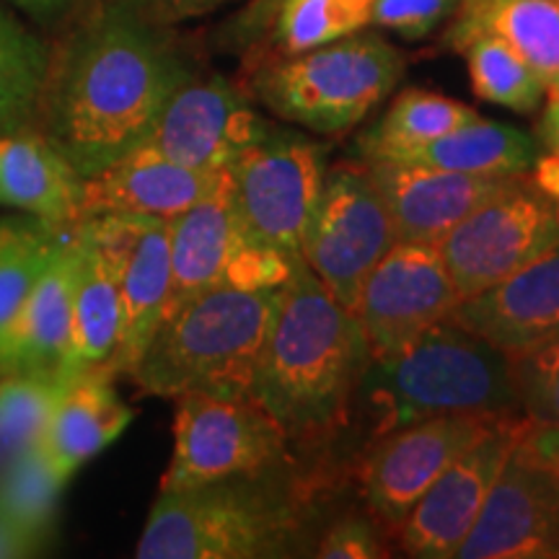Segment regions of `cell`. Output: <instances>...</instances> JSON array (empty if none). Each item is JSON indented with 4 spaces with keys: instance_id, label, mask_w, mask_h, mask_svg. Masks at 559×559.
<instances>
[{
    "instance_id": "cell-19",
    "label": "cell",
    "mask_w": 559,
    "mask_h": 559,
    "mask_svg": "<svg viewBox=\"0 0 559 559\" xmlns=\"http://www.w3.org/2000/svg\"><path fill=\"white\" fill-rule=\"evenodd\" d=\"M389 210L396 241L438 243L515 177H477L407 160H362ZM526 177V174H523Z\"/></svg>"
},
{
    "instance_id": "cell-16",
    "label": "cell",
    "mask_w": 559,
    "mask_h": 559,
    "mask_svg": "<svg viewBox=\"0 0 559 559\" xmlns=\"http://www.w3.org/2000/svg\"><path fill=\"white\" fill-rule=\"evenodd\" d=\"M461 559H559V479L523 440L502 466Z\"/></svg>"
},
{
    "instance_id": "cell-41",
    "label": "cell",
    "mask_w": 559,
    "mask_h": 559,
    "mask_svg": "<svg viewBox=\"0 0 559 559\" xmlns=\"http://www.w3.org/2000/svg\"><path fill=\"white\" fill-rule=\"evenodd\" d=\"M13 3L34 13V16H50V13L68 9V5L75 3V0H13Z\"/></svg>"
},
{
    "instance_id": "cell-39",
    "label": "cell",
    "mask_w": 559,
    "mask_h": 559,
    "mask_svg": "<svg viewBox=\"0 0 559 559\" xmlns=\"http://www.w3.org/2000/svg\"><path fill=\"white\" fill-rule=\"evenodd\" d=\"M45 549L32 534L16 526L9 515L0 513V559H19V557H34Z\"/></svg>"
},
{
    "instance_id": "cell-33",
    "label": "cell",
    "mask_w": 559,
    "mask_h": 559,
    "mask_svg": "<svg viewBox=\"0 0 559 559\" xmlns=\"http://www.w3.org/2000/svg\"><path fill=\"white\" fill-rule=\"evenodd\" d=\"M58 389L55 376H0V472L21 453L37 449Z\"/></svg>"
},
{
    "instance_id": "cell-3",
    "label": "cell",
    "mask_w": 559,
    "mask_h": 559,
    "mask_svg": "<svg viewBox=\"0 0 559 559\" xmlns=\"http://www.w3.org/2000/svg\"><path fill=\"white\" fill-rule=\"evenodd\" d=\"M358 400L373 417L376 438L451 412H523L508 355L451 319L370 360Z\"/></svg>"
},
{
    "instance_id": "cell-1",
    "label": "cell",
    "mask_w": 559,
    "mask_h": 559,
    "mask_svg": "<svg viewBox=\"0 0 559 559\" xmlns=\"http://www.w3.org/2000/svg\"><path fill=\"white\" fill-rule=\"evenodd\" d=\"M194 70L143 0H91L50 47L37 130L91 177L140 148Z\"/></svg>"
},
{
    "instance_id": "cell-10",
    "label": "cell",
    "mask_w": 559,
    "mask_h": 559,
    "mask_svg": "<svg viewBox=\"0 0 559 559\" xmlns=\"http://www.w3.org/2000/svg\"><path fill=\"white\" fill-rule=\"evenodd\" d=\"M394 243L389 210L366 164L326 169L300 257L340 304L355 311L370 270Z\"/></svg>"
},
{
    "instance_id": "cell-11",
    "label": "cell",
    "mask_w": 559,
    "mask_h": 559,
    "mask_svg": "<svg viewBox=\"0 0 559 559\" xmlns=\"http://www.w3.org/2000/svg\"><path fill=\"white\" fill-rule=\"evenodd\" d=\"M498 417L487 412H451L379 436L358 469L370 515L400 528L432 481Z\"/></svg>"
},
{
    "instance_id": "cell-28",
    "label": "cell",
    "mask_w": 559,
    "mask_h": 559,
    "mask_svg": "<svg viewBox=\"0 0 559 559\" xmlns=\"http://www.w3.org/2000/svg\"><path fill=\"white\" fill-rule=\"evenodd\" d=\"M50 47L0 9V135L37 128Z\"/></svg>"
},
{
    "instance_id": "cell-35",
    "label": "cell",
    "mask_w": 559,
    "mask_h": 559,
    "mask_svg": "<svg viewBox=\"0 0 559 559\" xmlns=\"http://www.w3.org/2000/svg\"><path fill=\"white\" fill-rule=\"evenodd\" d=\"M459 0H373L370 26L389 29L404 39L428 37L453 16Z\"/></svg>"
},
{
    "instance_id": "cell-12",
    "label": "cell",
    "mask_w": 559,
    "mask_h": 559,
    "mask_svg": "<svg viewBox=\"0 0 559 559\" xmlns=\"http://www.w3.org/2000/svg\"><path fill=\"white\" fill-rule=\"evenodd\" d=\"M528 428L531 419L523 412L500 415L432 481L400 526L402 547L409 557L451 559L459 555L502 466Z\"/></svg>"
},
{
    "instance_id": "cell-20",
    "label": "cell",
    "mask_w": 559,
    "mask_h": 559,
    "mask_svg": "<svg viewBox=\"0 0 559 559\" xmlns=\"http://www.w3.org/2000/svg\"><path fill=\"white\" fill-rule=\"evenodd\" d=\"M75 267H79V228L62 230L58 247L19 317L0 337V376H55L62 366L73 321Z\"/></svg>"
},
{
    "instance_id": "cell-27",
    "label": "cell",
    "mask_w": 559,
    "mask_h": 559,
    "mask_svg": "<svg viewBox=\"0 0 559 559\" xmlns=\"http://www.w3.org/2000/svg\"><path fill=\"white\" fill-rule=\"evenodd\" d=\"M469 104L423 88H407L391 102L386 115L358 140L362 160H394L417 145L449 135L461 124L477 120Z\"/></svg>"
},
{
    "instance_id": "cell-32",
    "label": "cell",
    "mask_w": 559,
    "mask_h": 559,
    "mask_svg": "<svg viewBox=\"0 0 559 559\" xmlns=\"http://www.w3.org/2000/svg\"><path fill=\"white\" fill-rule=\"evenodd\" d=\"M373 0H277L275 39L280 55L330 45L370 26Z\"/></svg>"
},
{
    "instance_id": "cell-26",
    "label": "cell",
    "mask_w": 559,
    "mask_h": 559,
    "mask_svg": "<svg viewBox=\"0 0 559 559\" xmlns=\"http://www.w3.org/2000/svg\"><path fill=\"white\" fill-rule=\"evenodd\" d=\"M539 153V140L528 135L526 130L477 117L451 130L449 135L417 145L394 160L477 174V177H523L534 169Z\"/></svg>"
},
{
    "instance_id": "cell-42",
    "label": "cell",
    "mask_w": 559,
    "mask_h": 559,
    "mask_svg": "<svg viewBox=\"0 0 559 559\" xmlns=\"http://www.w3.org/2000/svg\"><path fill=\"white\" fill-rule=\"evenodd\" d=\"M555 205H557V215H559V200H557V202H555Z\"/></svg>"
},
{
    "instance_id": "cell-4",
    "label": "cell",
    "mask_w": 559,
    "mask_h": 559,
    "mask_svg": "<svg viewBox=\"0 0 559 559\" xmlns=\"http://www.w3.org/2000/svg\"><path fill=\"white\" fill-rule=\"evenodd\" d=\"M277 290L221 285L192 298L160 321L130 379L143 394L166 400L192 391L251 396Z\"/></svg>"
},
{
    "instance_id": "cell-17",
    "label": "cell",
    "mask_w": 559,
    "mask_h": 559,
    "mask_svg": "<svg viewBox=\"0 0 559 559\" xmlns=\"http://www.w3.org/2000/svg\"><path fill=\"white\" fill-rule=\"evenodd\" d=\"M223 177L226 171L190 169L140 145L81 179V221L148 218L171 223L218 190Z\"/></svg>"
},
{
    "instance_id": "cell-9",
    "label": "cell",
    "mask_w": 559,
    "mask_h": 559,
    "mask_svg": "<svg viewBox=\"0 0 559 559\" xmlns=\"http://www.w3.org/2000/svg\"><path fill=\"white\" fill-rule=\"evenodd\" d=\"M559 243L555 200L515 177L459 221L436 247L461 298L492 288Z\"/></svg>"
},
{
    "instance_id": "cell-30",
    "label": "cell",
    "mask_w": 559,
    "mask_h": 559,
    "mask_svg": "<svg viewBox=\"0 0 559 559\" xmlns=\"http://www.w3.org/2000/svg\"><path fill=\"white\" fill-rule=\"evenodd\" d=\"M62 230L39 218L0 221V337L29 298Z\"/></svg>"
},
{
    "instance_id": "cell-13",
    "label": "cell",
    "mask_w": 559,
    "mask_h": 559,
    "mask_svg": "<svg viewBox=\"0 0 559 559\" xmlns=\"http://www.w3.org/2000/svg\"><path fill=\"white\" fill-rule=\"evenodd\" d=\"M270 128L236 83L223 75H192L164 104L143 148L190 169L228 171Z\"/></svg>"
},
{
    "instance_id": "cell-15",
    "label": "cell",
    "mask_w": 559,
    "mask_h": 559,
    "mask_svg": "<svg viewBox=\"0 0 559 559\" xmlns=\"http://www.w3.org/2000/svg\"><path fill=\"white\" fill-rule=\"evenodd\" d=\"M83 223L107 254L120 290V340L109 370L130 376L151 345L169 300V223L148 218H86Z\"/></svg>"
},
{
    "instance_id": "cell-18",
    "label": "cell",
    "mask_w": 559,
    "mask_h": 559,
    "mask_svg": "<svg viewBox=\"0 0 559 559\" xmlns=\"http://www.w3.org/2000/svg\"><path fill=\"white\" fill-rule=\"evenodd\" d=\"M449 319L508 358L559 340V243L492 288L461 298Z\"/></svg>"
},
{
    "instance_id": "cell-5",
    "label": "cell",
    "mask_w": 559,
    "mask_h": 559,
    "mask_svg": "<svg viewBox=\"0 0 559 559\" xmlns=\"http://www.w3.org/2000/svg\"><path fill=\"white\" fill-rule=\"evenodd\" d=\"M300 531L298 498L275 481L226 477L198 487L160 489L135 555L140 559L288 557Z\"/></svg>"
},
{
    "instance_id": "cell-7",
    "label": "cell",
    "mask_w": 559,
    "mask_h": 559,
    "mask_svg": "<svg viewBox=\"0 0 559 559\" xmlns=\"http://www.w3.org/2000/svg\"><path fill=\"white\" fill-rule=\"evenodd\" d=\"M228 194L251 243L300 254L326 174V148L272 124L260 143L230 164Z\"/></svg>"
},
{
    "instance_id": "cell-37",
    "label": "cell",
    "mask_w": 559,
    "mask_h": 559,
    "mask_svg": "<svg viewBox=\"0 0 559 559\" xmlns=\"http://www.w3.org/2000/svg\"><path fill=\"white\" fill-rule=\"evenodd\" d=\"M226 3H230V0H143L151 16L169 26L187 19L205 16V13L221 9Z\"/></svg>"
},
{
    "instance_id": "cell-8",
    "label": "cell",
    "mask_w": 559,
    "mask_h": 559,
    "mask_svg": "<svg viewBox=\"0 0 559 559\" xmlns=\"http://www.w3.org/2000/svg\"><path fill=\"white\" fill-rule=\"evenodd\" d=\"M288 445L285 430L254 396L181 394L174 417V456L160 489L272 474L288 459Z\"/></svg>"
},
{
    "instance_id": "cell-24",
    "label": "cell",
    "mask_w": 559,
    "mask_h": 559,
    "mask_svg": "<svg viewBox=\"0 0 559 559\" xmlns=\"http://www.w3.org/2000/svg\"><path fill=\"white\" fill-rule=\"evenodd\" d=\"M79 228L73 321L68 353L58 370V386L94 368H109L120 340V290L104 249L83 221Z\"/></svg>"
},
{
    "instance_id": "cell-34",
    "label": "cell",
    "mask_w": 559,
    "mask_h": 559,
    "mask_svg": "<svg viewBox=\"0 0 559 559\" xmlns=\"http://www.w3.org/2000/svg\"><path fill=\"white\" fill-rule=\"evenodd\" d=\"M523 415L536 425L559 428V340L510 358Z\"/></svg>"
},
{
    "instance_id": "cell-29",
    "label": "cell",
    "mask_w": 559,
    "mask_h": 559,
    "mask_svg": "<svg viewBox=\"0 0 559 559\" xmlns=\"http://www.w3.org/2000/svg\"><path fill=\"white\" fill-rule=\"evenodd\" d=\"M459 52L466 58L472 88L481 102L531 115L547 99V83L539 73L492 34H474Z\"/></svg>"
},
{
    "instance_id": "cell-2",
    "label": "cell",
    "mask_w": 559,
    "mask_h": 559,
    "mask_svg": "<svg viewBox=\"0 0 559 559\" xmlns=\"http://www.w3.org/2000/svg\"><path fill=\"white\" fill-rule=\"evenodd\" d=\"M368 362L358 313L340 304L298 254L277 290L251 396L290 443H321L347 423Z\"/></svg>"
},
{
    "instance_id": "cell-21",
    "label": "cell",
    "mask_w": 559,
    "mask_h": 559,
    "mask_svg": "<svg viewBox=\"0 0 559 559\" xmlns=\"http://www.w3.org/2000/svg\"><path fill=\"white\" fill-rule=\"evenodd\" d=\"M247 243L249 239L230 205L226 174L218 190L169 223L171 288L164 319L205 290L228 285L230 270Z\"/></svg>"
},
{
    "instance_id": "cell-6",
    "label": "cell",
    "mask_w": 559,
    "mask_h": 559,
    "mask_svg": "<svg viewBox=\"0 0 559 559\" xmlns=\"http://www.w3.org/2000/svg\"><path fill=\"white\" fill-rule=\"evenodd\" d=\"M404 75V58L379 34H347L313 50L280 55L251 73V96L280 120L340 135L366 120Z\"/></svg>"
},
{
    "instance_id": "cell-22",
    "label": "cell",
    "mask_w": 559,
    "mask_h": 559,
    "mask_svg": "<svg viewBox=\"0 0 559 559\" xmlns=\"http://www.w3.org/2000/svg\"><path fill=\"white\" fill-rule=\"evenodd\" d=\"M130 423L132 409L117 394L115 373L109 368L86 370L58 389L39 451L68 481L88 459L115 443Z\"/></svg>"
},
{
    "instance_id": "cell-40",
    "label": "cell",
    "mask_w": 559,
    "mask_h": 559,
    "mask_svg": "<svg viewBox=\"0 0 559 559\" xmlns=\"http://www.w3.org/2000/svg\"><path fill=\"white\" fill-rule=\"evenodd\" d=\"M544 115L539 120V145L547 153H557L559 156V91L547 94L544 99Z\"/></svg>"
},
{
    "instance_id": "cell-31",
    "label": "cell",
    "mask_w": 559,
    "mask_h": 559,
    "mask_svg": "<svg viewBox=\"0 0 559 559\" xmlns=\"http://www.w3.org/2000/svg\"><path fill=\"white\" fill-rule=\"evenodd\" d=\"M68 481L58 477L37 449L21 453L0 472V513L32 534L39 544L55 531L58 500Z\"/></svg>"
},
{
    "instance_id": "cell-38",
    "label": "cell",
    "mask_w": 559,
    "mask_h": 559,
    "mask_svg": "<svg viewBox=\"0 0 559 559\" xmlns=\"http://www.w3.org/2000/svg\"><path fill=\"white\" fill-rule=\"evenodd\" d=\"M523 445L559 479V428L531 423L528 432L523 436Z\"/></svg>"
},
{
    "instance_id": "cell-25",
    "label": "cell",
    "mask_w": 559,
    "mask_h": 559,
    "mask_svg": "<svg viewBox=\"0 0 559 559\" xmlns=\"http://www.w3.org/2000/svg\"><path fill=\"white\" fill-rule=\"evenodd\" d=\"M474 34H492L513 47L547 83L559 91V0H459L445 45L453 52Z\"/></svg>"
},
{
    "instance_id": "cell-14",
    "label": "cell",
    "mask_w": 559,
    "mask_h": 559,
    "mask_svg": "<svg viewBox=\"0 0 559 559\" xmlns=\"http://www.w3.org/2000/svg\"><path fill=\"white\" fill-rule=\"evenodd\" d=\"M459 300L436 243L396 241L370 270L355 306L370 360L394 353L449 319Z\"/></svg>"
},
{
    "instance_id": "cell-23",
    "label": "cell",
    "mask_w": 559,
    "mask_h": 559,
    "mask_svg": "<svg viewBox=\"0 0 559 559\" xmlns=\"http://www.w3.org/2000/svg\"><path fill=\"white\" fill-rule=\"evenodd\" d=\"M0 205L26 210L52 228L81 221V177L37 128L0 135Z\"/></svg>"
},
{
    "instance_id": "cell-36",
    "label": "cell",
    "mask_w": 559,
    "mask_h": 559,
    "mask_svg": "<svg viewBox=\"0 0 559 559\" xmlns=\"http://www.w3.org/2000/svg\"><path fill=\"white\" fill-rule=\"evenodd\" d=\"M386 555V544L376 523L362 515L340 519L317 544V557L321 559H376Z\"/></svg>"
}]
</instances>
